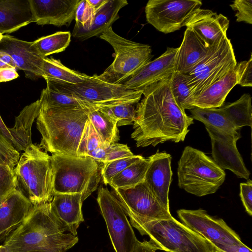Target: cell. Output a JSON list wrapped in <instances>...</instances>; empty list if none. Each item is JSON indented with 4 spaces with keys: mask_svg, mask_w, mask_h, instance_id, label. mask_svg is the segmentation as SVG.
<instances>
[{
    "mask_svg": "<svg viewBox=\"0 0 252 252\" xmlns=\"http://www.w3.org/2000/svg\"><path fill=\"white\" fill-rule=\"evenodd\" d=\"M171 75L142 91L144 98L137 105L131 134L137 147L184 141L194 123L172 93Z\"/></svg>",
    "mask_w": 252,
    "mask_h": 252,
    "instance_id": "cell-1",
    "label": "cell"
},
{
    "mask_svg": "<svg viewBox=\"0 0 252 252\" xmlns=\"http://www.w3.org/2000/svg\"><path fill=\"white\" fill-rule=\"evenodd\" d=\"M88 110L49 107L40 105L36 127L41 135L38 145L52 154L77 156L89 118Z\"/></svg>",
    "mask_w": 252,
    "mask_h": 252,
    "instance_id": "cell-3",
    "label": "cell"
},
{
    "mask_svg": "<svg viewBox=\"0 0 252 252\" xmlns=\"http://www.w3.org/2000/svg\"><path fill=\"white\" fill-rule=\"evenodd\" d=\"M222 108L230 123L237 130L244 126H252V97L243 94L236 101L227 104Z\"/></svg>",
    "mask_w": 252,
    "mask_h": 252,
    "instance_id": "cell-29",
    "label": "cell"
},
{
    "mask_svg": "<svg viewBox=\"0 0 252 252\" xmlns=\"http://www.w3.org/2000/svg\"><path fill=\"white\" fill-rule=\"evenodd\" d=\"M97 201L116 252H133L138 240L119 200L107 188L98 189Z\"/></svg>",
    "mask_w": 252,
    "mask_h": 252,
    "instance_id": "cell-11",
    "label": "cell"
},
{
    "mask_svg": "<svg viewBox=\"0 0 252 252\" xmlns=\"http://www.w3.org/2000/svg\"><path fill=\"white\" fill-rule=\"evenodd\" d=\"M3 36V34H2L1 33H0V41L1 40Z\"/></svg>",
    "mask_w": 252,
    "mask_h": 252,
    "instance_id": "cell-53",
    "label": "cell"
},
{
    "mask_svg": "<svg viewBox=\"0 0 252 252\" xmlns=\"http://www.w3.org/2000/svg\"><path fill=\"white\" fill-rule=\"evenodd\" d=\"M42 72L45 80L72 84L82 83L90 76L70 69L59 60L47 57L43 59Z\"/></svg>",
    "mask_w": 252,
    "mask_h": 252,
    "instance_id": "cell-28",
    "label": "cell"
},
{
    "mask_svg": "<svg viewBox=\"0 0 252 252\" xmlns=\"http://www.w3.org/2000/svg\"><path fill=\"white\" fill-rule=\"evenodd\" d=\"M39 100L46 107L89 110L81 101L48 86L42 90Z\"/></svg>",
    "mask_w": 252,
    "mask_h": 252,
    "instance_id": "cell-34",
    "label": "cell"
},
{
    "mask_svg": "<svg viewBox=\"0 0 252 252\" xmlns=\"http://www.w3.org/2000/svg\"><path fill=\"white\" fill-rule=\"evenodd\" d=\"M80 0H29L32 23L39 25L68 26L75 19Z\"/></svg>",
    "mask_w": 252,
    "mask_h": 252,
    "instance_id": "cell-17",
    "label": "cell"
},
{
    "mask_svg": "<svg viewBox=\"0 0 252 252\" xmlns=\"http://www.w3.org/2000/svg\"><path fill=\"white\" fill-rule=\"evenodd\" d=\"M47 86L83 102L89 110L122 104L138 103L142 95L140 91L126 89L123 84H110L99 79L96 75L83 82L72 84L46 80Z\"/></svg>",
    "mask_w": 252,
    "mask_h": 252,
    "instance_id": "cell-7",
    "label": "cell"
},
{
    "mask_svg": "<svg viewBox=\"0 0 252 252\" xmlns=\"http://www.w3.org/2000/svg\"><path fill=\"white\" fill-rule=\"evenodd\" d=\"M99 37L113 48L115 57L113 63L97 77L105 82L123 84L151 61V47L125 38L109 27Z\"/></svg>",
    "mask_w": 252,
    "mask_h": 252,
    "instance_id": "cell-9",
    "label": "cell"
},
{
    "mask_svg": "<svg viewBox=\"0 0 252 252\" xmlns=\"http://www.w3.org/2000/svg\"><path fill=\"white\" fill-rule=\"evenodd\" d=\"M20 156V153L0 133V164H7L14 168Z\"/></svg>",
    "mask_w": 252,
    "mask_h": 252,
    "instance_id": "cell-42",
    "label": "cell"
},
{
    "mask_svg": "<svg viewBox=\"0 0 252 252\" xmlns=\"http://www.w3.org/2000/svg\"><path fill=\"white\" fill-rule=\"evenodd\" d=\"M231 8L236 12L235 16L238 22H245L252 24V0H236L230 4Z\"/></svg>",
    "mask_w": 252,
    "mask_h": 252,
    "instance_id": "cell-43",
    "label": "cell"
},
{
    "mask_svg": "<svg viewBox=\"0 0 252 252\" xmlns=\"http://www.w3.org/2000/svg\"><path fill=\"white\" fill-rule=\"evenodd\" d=\"M134 155L126 144L114 143L105 147H99L86 156L102 163L114 160L130 157Z\"/></svg>",
    "mask_w": 252,
    "mask_h": 252,
    "instance_id": "cell-35",
    "label": "cell"
},
{
    "mask_svg": "<svg viewBox=\"0 0 252 252\" xmlns=\"http://www.w3.org/2000/svg\"><path fill=\"white\" fill-rule=\"evenodd\" d=\"M0 133L4 138V139L7 141V142L12 146V140L11 135L10 134L9 131L8 130V128L7 127H6V126L5 125L4 123H3L2 120L0 116Z\"/></svg>",
    "mask_w": 252,
    "mask_h": 252,
    "instance_id": "cell-50",
    "label": "cell"
},
{
    "mask_svg": "<svg viewBox=\"0 0 252 252\" xmlns=\"http://www.w3.org/2000/svg\"><path fill=\"white\" fill-rule=\"evenodd\" d=\"M210 49L196 33L187 28L177 53L175 71L188 74L207 55Z\"/></svg>",
    "mask_w": 252,
    "mask_h": 252,
    "instance_id": "cell-24",
    "label": "cell"
},
{
    "mask_svg": "<svg viewBox=\"0 0 252 252\" xmlns=\"http://www.w3.org/2000/svg\"><path fill=\"white\" fill-rule=\"evenodd\" d=\"M87 3L92 15V18L95 13L105 4L107 0H86Z\"/></svg>",
    "mask_w": 252,
    "mask_h": 252,
    "instance_id": "cell-49",
    "label": "cell"
},
{
    "mask_svg": "<svg viewBox=\"0 0 252 252\" xmlns=\"http://www.w3.org/2000/svg\"><path fill=\"white\" fill-rule=\"evenodd\" d=\"M237 63L231 41L225 36L211 47L203 59L187 74L192 99L235 68Z\"/></svg>",
    "mask_w": 252,
    "mask_h": 252,
    "instance_id": "cell-10",
    "label": "cell"
},
{
    "mask_svg": "<svg viewBox=\"0 0 252 252\" xmlns=\"http://www.w3.org/2000/svg\"><path fill=\"white\" fill-rule=\"evenodd\" d=\"M101 147L103 146L89 119L79 145L77 155L86 156L90 152Z\"/></svg>",
    "mask_w": 252,
    "mask_h": 252,
    "instance_id": "cell-39",
    "label": "cell"
},
{
    "mask_svg": "<svg viewBox=\"0 0 252 252\" xmlns=\"http://www.w3.org/2000/svg\"><path fill=\"white\" fill-rule=\"evenodd\" d=\"M240 196L246 211L250 216L252 215V181L248 180L240 185Z\"/></svg>",
    "mask_w": 252,
    "mask_h": 252,
    "instance_id": "cell-45",
    "label": "cell"
},
{
    "mask_svg": "<svg viewBox=\"0 0 252 252\" xmlns=\"http://www.w3.org/2000/svg\"><path fill=\"white\" fill-rule=\"evenodd\" d=\"M34 206L15 190L0 204V241L7 237L29 217Z\"/></svg>",
    "mask_w": 252,
    "mask_h": 252,
    "instance_id": "cell-21",
    "label": "cell"
},
{
    "mask_svg": "<svg viewBox=\"0 0 252 252\" xmlns=\"http://www.w3.org/2000/svg\"><path fill=\"white\" fill-rule=\"evenodd\" d=\"M50 160L54 195L81 193L84 201L96 190L101 176L98 164L93 158L55 154Z\"/></svg>",
    "mask_w": 252,
    "mask_h": 252,
    "instance_id": "cell-6",
    "label": "cell"
},
{
    "mask_svg": "<svg viewBox=\"0 0 252 252\" xmlns=\"http://www.w3.org/2000/svg\"><path fill=\"white\" fill-rule=\"evenodd\" d=\"M178 47H167L159 57L151 61L123 84L127 89L142 91L151 84L170 76L175 69Z\"/></svg>",
    "mask_w": 252,
    "mask_h": 252,
    "instance_id": "cell-16",
    "label": "cell"
},
{
    "mask_svg": "<svg viewBox=\"0 0 252 252\" xmlns=\"http://www.w3.org/2000/svg\"><path fill=\"white\" fill-rule=\"evenodd\" d=\"M13 169L7 164H0V204L16 189Z\"/></svg>",
    "mask_w": 252,
    "mask_h": 252,
    "instance_id": "cell-40",
    "label": "cell"
},
{
    "mask_svg": "<svg viewBox=\"0 0 252 252\" xmlns=\"http://www.w3.org/2000/svg\"><path fill=\"white\" fill-rule=\"evenodd\" d=\"M177 214L182 223L213 244L242 243L240 236L222 219L207 214L202 209H180Z\"/></svg>",
    "mask_w": 252,
    "mask_h": 252,
    "instance_id": "cell-13",
    "label": "cell"
},
{
    "mask_svg": "<svg viewBox=\"0 0 252 252\" xmlns=\"http://www.w3.org/2000/svg\"><path fill=\"white\" fill-rule=\"evenodd\" d=\"M202 4L199 0H150L145 8L147 22L169 33L186 26Z\"/></svg>",
    "mask_w": 252,
    "mask_h": 252,
    "instance_id": "cell-12",
    "label": "cell"
},
{
    "mask_svg": "<svg viewBox=\"0 0 252 252\" xmlns=\"http://www.w3.org/2000/svg\"><path fill=\"white\" fill-rule=\"evenodd\" d=\"M125 212L151 219H169L172 217L158 200L144 182L127 189H113Z\"/></svg>",
    "mask_w": 252,
    "mask_h": 252,
    "instance_id": "cell-14",
    "label": "cell"
},
{
    "mask_svg": "<svg viewBox=\"0 0 252 252\" xmlns=\"http://www.w3.org/2000/svg\"><path fill=\"white\" fill-rule=\"evenodd\" d=\"M26 41L8 35H3L0 41V50L8 53L14 60L17 69L22 70L31 79L42 77L44 58L39 55Z\"/></svg>",
    "mask_w": 252,
    "mask_h": 252,
    "instance_id": "cell-19",
    "label": "cell"
},
{
    "mask_svg": "<svg viewBox=\"0 0 252 252\" xmlns=\"http://www.w3.org/2000/svg\"><path fill=\"white\" fill-rule=\"evenodd\" d=\"M0 59L10 67L17 69L16 65L12 57L6 52L0 50Z\"/></svg>",
    "mask_w": 252,
    "mask_h": 252,
    "instance_id": "cell-51",
    "label": "cell"
},
{
    "mask_svg": "<svg viewBox=\"0 0 252 252\" xmlns=\"http://www.w3.org/2000/svg\"><path fill=\"white\" fill-rule=\"evenodd\" d=\"M148 158L149 162L144 182L163 207L170 211L168 196L172 176L171 156L165 152L157 151Z\"/></svg>",
    "mask_w": 252,
    "mask_h": 252,
    "instance_id": "cell-18",
    "label": "cell"
},
{
    "mask_svg": "<svg viewBox=\"0 0 252 252\" xmlns=\"http://www.w3.org/2000/svg\"><path fill=\"white\" fill-rule=\"evenodd\" d=\"M40 106L39 99L26 106L15 118V125L8 128L12 140V146L20 153L32 144L31 129L37 118Z\"/></svg>",
    "mask_w": 252,
    "mask_h": 252,
    "instance_id": "cell-27",
    "label": "cell"
},
{
    "mask_svg": "<svg viewBox=\"0 0 252 252\" xmlns=\"http://www.w3.org/2000/svg\"><path fill=\"white\" fill-rule=\"evenodd\" d=\"M19 76L17 69L12 67L0 69V82H7L16 79Z\"/></svg>",
    "mask_w": 252,
    "mask_h": 252,
    "instance_id": "cell-48",
    "label": "cell"
},
{
    "mask_svg": "<svg viewBox=\"0 0 252 252\" xmlns=\"http://www.w3.org/2000/svg\"><path fill=\"white\" fill-rule=\"evenodd\" d=\"M83 201L81 193L58 194L54 195L50 203L51 211L58 221L66 231L74 236H77V229L84 220Z\"/></svg>",
    "mask_w": 252,
    "mask_h": 252,
    "instance_id": "cell-22",
    "label": "cell"
},
{
    "mask_svg": "<svg viewBox=\"0 0 252 252\" xmlns=\"http://www.w3.org/2000/svg\"><path fill=\"white\" fill-rule=\"evenodd\" d=\"M205 128L211 138L213 160L223 170H229L238 178L249 180L250 173L236 146L241 137L239 131L228 133L210 126Z\"/></svg>",
    "mask_w": 252,
    "mask_h": 252,
    "instance_id": "cell-15",
    "label": "cell"
},
{
    "mask_svg": "<svg viewBox=\"0 0 252 252\" xmlns=\"http://www.w3.org/2000/svg\"><path fill=\"white\" fill-rule=\"evenodd\" d=\"M160 248L151 240L140 242L137 240L133 252H156Z\"/></svg>",
    "mask_w": 252,
    "mask_h": 252,
    "instance_id": "cell-47",
    "label": "cell"
},
{
    "mask_svg": "<svg viewBox=\"0 0 252 252\" xmlns=\"http://www.w3.org/2000/svg\"><path fill=\"white\" fill-rule=\"evenodd\" d=\"M170 88L172 93L181 106L185 109H192V97L188 85V76L174 71L170 76Z\"/></svg>",
    "mask_w": 252,
    "mask_h": 252,
    "instance_id": "cell-36",
    "label": "cell"
},
{
    "mask_svg": "<svg viewBox=\"0 0 252 252\" xmlns=\"http://www.w3.org/2000/svg\"><path fill=\"white\" fill-rule=\"evenodd\" d=\"M143 158L140 155H133L130 157L123 158L103 163L100 173L105 185L109 182L116 175Z\"/></svg>",
    "mask_w": 252,
    "mask_h": 252,
    "instance_id": "cell-38",
    "label": "cell"
},
{
    "mask_svg": "<svg viewBox=\"0 0 252 252\" xmlns=\"http://www.w3.org/2000/svg\"><path fill=\"white\" fill-rule=\"evenodd\" d=\"M237 84L242 87H252V55L248 61L237 63L235 67Z\"/></svg>",
    "mask_w": 252,
    "mask_h": 252,
    "instance_id": "cell-41",
    "label": "cell"
},
{
    "mask_svg": "<svg viewBox=\"0 0 252 252\" xmlns=\"http://www.w3.org/2000/svg\"><path fill=\"white\" fill-rule=\"evenodd\" d=\"M70 40L69 32H58L38 38L32 42V46L39 55L45 58L65 50L69 46Z\"/></svg>",
    "mask_w": 252,
    "mask_h": 252,
    "instance_id": "cell-33",
    "label": "cell"
},
{
    "mask_svg": "<svg viewBox=\"0 0 252 252\" xmlns=\"http://www.w3.org/2000/svg\"><path fill=\"white\" fill-rule=\"evenodd\" d=\"M32 23L29 0H0V33H10Z\"/></svg>",
    "mask_w": 252,
    "mask_h": 252,
    "instance_id": "cell-25",
    "label": "cell"
},
{
    "mask_svg": "<svg viewBox=\"0 0 252 252\" xmlns=\"http://www.w3.org/2000/svg\"><path fill=\"white\" fill-rule=\"evenodd\" d=\"M87 115L103 147L119 141L120 136L117 122L99 110H88Z\"/></svg>",
    "mask_w": 252,
    "mask_h": 252,
    "instance_id": "cell-30",
    "label": "cell"
},
{
    "mask_svg": "<svg viewBox=\"0 0 252 252\" xmlns=\"http://www.w3.org/2000/svg\"><path fill=\"white\" fill-rule=\"evenodd\" d=\"M92 19V16L86 0H80L75 15V27H84L88 25Z\"/></svg>",
    "mask_w": 252,
    "mask_h": 252,
    "instance_id": "cell-44",
    "label": "cell"
},
{
    "mask_svg": "<svg viewBox=\"0 0 252 252\" xmlns=\"http://www.w3.org/2000/svg\"><path fill=\"white\" fill-rule=\"evenodd\" d=\"M149 162L148 158L143 157L113 177L109 185L113 189H127L144 182Z\"/></svg>",
    "mask_w": 252,
    "mask_h": 252,
    "instance_id": "cell-32",
    "label": "cell"
},
{
    "mask_svg": "<svg viewBox=\"0 0 252 252\" xmlns=\"http://www.w3.org/2000/svg\"><path fill=\"white\" fill-rule=\"evenodd\" d=\"M229 25V20L223 15L200 8L186 27L191 29L211 48L226 36Z\"/></svg>",
    "mask_w": 252,
    "mask_h": 252,
    "instance_id": "cell-20",
    "label": "cell"
},
{
    "mask_svg": "<svg viewBox=\"0 0 252 252\" xmlns=\"http://www.w3.org/2000/svg\"><path fill=\"white\" fill-rule=\"evenodd\" d=\"M125 213L129 218L131 226L142 235H148L160 250L167 252H215L208 241L173 217L169 219H151Z\"/></svg>",
    "mask_w": 252,
    "mask_h": 252,
    "instance_id": "cell-4",
    "label": "cell"
},
{
    "mask_svg": "<svg viewBox=\"0 0 252 252\" xmlns=\"http://www.w3.org/2000/svg\"><path fill=\"white\" fill-rule=\"evenodd\" d=\"M235 69V67L230 69L222 78L194 97L192 105L201 108L220 107L230 91L237 84Z\"/></svg>",
    "mask_w": 252,
    "mask_h": 252,
    "instance_id": "cell-26",
    "label": "cell"
},
{
    "mask_svg": "<svg viewBox=\"0 0 252 252\" xmlns=\"http://www.w3.org/2000/svg\"><path fill=\"white\" fill-rule=\"evenodd\" d=\"M19 190L34 206L51 202L53 192L50 156L32 144L20 156L13 169Z\"/></svg>",
    "mask_w": 252,
    "mask_h": 252,
    "instance_id": "cell-5",
    "label": "cell"
},
{
    "mask_svg": "<svg viewBox=\"0 0 252 252\" xmlns=\"http://www.w3.org/2000/svg\"><path fill=\"white\" fill-rule=\"evenodd\" d=\"M66 230L50 209L49 203L34 207L26 221L7 237V252H66L78 238Z\"/></svg>",
    "mask_w": 252,
    "mask_h": 252,
    "instance_id": "cell-2",
    "label": "cell"
},
{
    "mask_svg": "<svg viewBox=\"0 0 252 252\" xmlns=\"http://www.w3.org/2000/svg\"><path fill=\"white\" fill-rule=\"evenodd\" d=\"M0 252H7L6 248L3 245L0 246Z\"/></svg>",
    "mask_w": 252,
    "mask_h": 252,
    "instance_id": "cell-52",
    "label": "cell"
},
{
    "mask_svg": "<svg viewBox=\"0 0 252 252\" xmlns=\"http://www.w3.org/2000/svg\"><path fill=\"white\" fill-rule=\"evenodd\" d=\"M134 104H122L99 109L109 118L117 123V126L133 124L136 117Z\"/></svg>",
    "mask_w": 252,
    "mask_h": 252,
    "instance_id": "cell-37",
    "label": "cell"
},
{
    "mask_svg": "<svg viewBox=\"0 0 252 252\" xmlns=\"http://www.w3.org/2000/svg\"><path fill=\"white\" fill-rule=\"evenodd\" d=\"M191 117L210 126L228 133H233L236 129L226 116L222 107L201 108L195 107L190 110Z\"/></svg>",
    "mask_w": 252,
    "mask_h": 252,
    "instance_id": "cell-31",
    "label": "cell"
},
{
    "mask_svg": "<svg viewBox=\"0 0 252 252\" xmlns=\"http://www.w3.org/2000/svg\"><path fill=\"white\" fill-rule=\"evenodd\" d=\"M178 186L197 196L216 192L223 184L225 172L202 151L186 146L178 162Z\"/></svg>",
    "mask_w": 252,
    "mask_h": 252,
    "instance_id": "cell-8",
    "label": "cell"
},
{
    "mask_svg": "<svg viewBox=\"0 0 252 252\" xmlns=\"http://www.w3.org/2000/svg\"><path fill=\"white\" fill-rule=\"evenodd\" d=\"M215 252H252L244 243L231 244H213Z\"/></svg>",
    "mask_w": 252,
    "mask_h": 252,
    "instance_id": "cell-46",
    "label": "cell"
},
{
    "mask_svg": "<svg viewBox=\"0 0 252 252\" xmlns=\"http://www.w3.org/2000/svg\"><path fill=\"white\" fill-rule=\"evenodd\" d=\"M127 4L128 2L126 0H107L95 13L87 26L80 28L74 27L73 36L84 40L99 35L119 18L118 12Z\"/></svg>",
    "mask_w": 252,
    "mask_h": 252,
    "instance_id": "cell-23",
    "label": "cell"
}]
</instances>
